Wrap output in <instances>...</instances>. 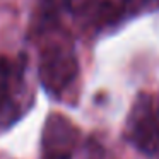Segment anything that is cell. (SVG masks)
Wrapping results in <instances>:
<instances>
[{
  "label": "cell",
  "instance_id": "6da1fadb",
  "mask_svg": "<svg viewBox=\"0 0 159 159\" xmlns=\"http://www.w3.org/2000/svg\"><path fill=\"white\" fill-rule=\"evenodd\" d=\"M79 72V63L72 45L63 39L52 41L43 48L39 60V79L45 89L60 94L74 82Z\"/></svg>",
  "mask_w": 159,
  "mask_h": 159
},
{
  "label": "cell",
  "instance_id": "7a4b0ae2",
  "mask_svg": "<svg viewBox=\"0 0 159 159\" xmlns=\"http://www.w3.org/2000/svg\"><path fill=\"white\" fill-rule=\"evenodd\" d=\"M128 137L144 154H154L159 149V120L152 110L151 98L137 99L128 118Z\"/></svg>",
  "mask_w": 159,
  "mask_h": 159
},
{
  "label": "cell",
  "instance_id": "3957f363",
  "mask_svg": "<svg viewBox=\"0 0 159 159\" xmlns=\"http://www.w3.org/2000/svg\"><path fill=\"white\" fill-rule=\"evenodd\" d=\"M77 128L62 115L48 116L43 128V157L45 159H70L77 144Z\"/></svg>",
  "mask_w": 159,
  "mask_h": 159
},
{
  "label": "cell",
  "instance_id": "277c9868",
  "mask_svg": "<svg viewBox=\"0 0 159 159\" xmlns=\"http://www.w3.org/2000/svg\"><path fill=\"white\" fill-rule=\"evenodd\" d=\"M77 0H41V16L45 22H53L75 5Z\"/></svg>",
  "mask_w": 159,
  "mask_h": 159
}]
</instances>
